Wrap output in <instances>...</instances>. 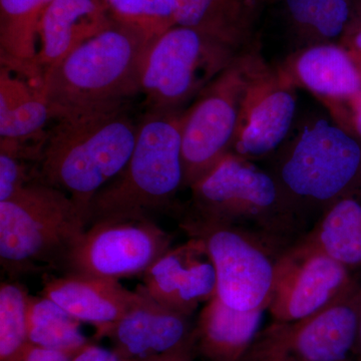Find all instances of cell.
Wrapping results in <instances>:
<instances>
[{
  "label": "cell",
  "instance_id": "6da1fadb",
  "mask_svg": "<svg viewBox=\"0 0 361 361\" xmlns=\"http://www.w3.org/2000/svg\"><path fill=\"white\" fill-rule=\"evenodd\" d=\"M142 33L114 21L42 75L37 85L51 118L70 120L125 108L141 92L152 44Z\"/></svg>",
  "mask_w": 361,
  "mask_h": 361
},
{
  "label": "cell",
  "instance_id": "7a4b0ae2",
  "mask_svg": "<svg viewBox=\"0 0 361 361\" xmlns=\"http://www.w3.org/2000/svg\"><path fill=\"white\" fill-rule=\"evenodd\" d=\"M190 189L187 216L232 226L281 253L310 231L269 171L235 154Z\"/></svg>",
  "mask_w": 361,
  "mask_h": 361
},
{
  "label": "cell",
  "instance_id": "3957f363",
  "mask_svg": "<svg viewBox=\"0 0 361 361\" xmlns=\"http://www.w3.org/2000/svg\"><path fill=\"white\" fill-rule=\"evenodd\" d=\"M137 130L125 108L58 121L40 145L37 182L65 192L90 215L94 196L127 166Z\"/></svg>",
  "mask_w": 361,
  "mask_h": 361
},
{
  "label": "cell",
  "instance_id": "277c9868",
  "mask_svg": "<svg viewBox=\"0 0 361 361\" xmlns=\"http://www.w3.org/2000/svg\"><path fill=\"white\" fill-rule=\"evenodd\" d=\"M273 155L268 171L308 223L361 187V142L329 118L304 123Z\"/></svg>",
  "mask_w": 361,
  "mask_h": 361
},
{
  "label": "cell",
  "instance_id": "5b68a950",
  "mask_svg": "<svg viewBox=\"0 0 361 361\" xmlns=\"http://www.w3.org/2000/svg\"><path fill=\"white\" fill-rule=\"evenodd\" d=\"M90 226V215L65 192L32 182L0 202V264L11 277L61 270Z\"/></svg>",
  "mask_w": 361,
  "mask_h": 361
},
{
  "label": "cell",
  "instance_id": "8992f818",
  "mask_svg": "<svg viewBox=\"0 0 361 361\" xmlns=\"http://www.w3.org/2000/svg\"><path fill=\"white\" fill-rule=\"evenodd\" d=\"M182 123L180 113L144 118L127 166L92 199L90 225L148 217L170 204L184 184Z\"/></svg>",
  "mask_w": 361,
  "mask_h": 361
},
{
  "label": "cell",
  "instance_id": "52a82bcc",
  "mask_svg": "<svg viewBox=\"0 0 361 361\" xmlns=\"http://www.w3.org/2000/svg\"><path fill=\"white\" fill-rule=\"evenodd\" d=\"M240 54L193 28H171L152 44L145 61L141 92L149 111L178 113Z\"/></svg>",
  "mask_w": 361,
  "mask_h": 361
},
{
  "label": "cell",
  "instance_id": "ba28073f",
  "mask_svg": "<svg viewBox=\"0 0 361 361\" xmlns=\"http://www.w3.org/2000/svg\"><path fill=\"white\" fill-rule=\"evenodd\" d=\"M258 47L241 52L182 114L183 187L193 186L232 153L240 104Z\"/></svg>",
  "mask_w": 361,
  "mask_h": 361
},
{
  "label": "cell",
  "instance_id": "9c48e42d",
  "mask_svg": "<svg viewBox=\"0 0 361 361\" xmlns=\"http://www.w3.org/2000/svg\"><path fill=\"white\" fill-rule=\"evenodd\" d=\"M180 228L200 239L217 274V296L235 310H268L281 252L232 227L186 216Z\"/></svg>",
  "mask_w": 361,
  "mask_h": 361
},
{
  "label": "cell",
  "instance_id": "30bf717a",
  "mask_svg": "<svg viewBox=\"0 0 361 361\" xmlns=\"http://www.w3.org/2000/svg\"><path fill=\"white\" fill-rule=\"evenodd\" d=\"M361 301L356 281L327 307L295 322H273L259 331L241 361H344L353 355Z\"/></svg>",
  "mask_w": 361,
  "mask_h": 361
},
{
  "label": "cell",
  "instance_id": "8fae6325",
  "mask_svg": "<svg viewBox=\"0 0 361 361\" xmlns=\"http://www.w3.org/2000/svg\"><path fill=\"white\" fill-rule=\"evenodd\" d=\"M172 242V235L149 217L99 221L73 246L61 271L116 280L142 275Z\"/></svg>",
  "mask_w": 361,
  "mask_h": 361
},
{
  "label": "cell",
  "instance_id": "7c38bea8",
  "mask_svg": "<svg viewBox=\"0 0 361 361\" xmlns=\"http://www.w3.org/2000/svg\"><path fill=\"white\" fill-rule=\"evenodd\" d=\"M297 87L256 49L241 104L232 153L247 160L274 154L293 130Z\"/></svg>",
  "mask_w": 361,
  "mask_h": 361
},
{
  "label": "cell",
  "instance_id": "4fadbf2b",
  "mask_svg": "<svg viewBox=\"0 0 361 361\" xmlns=\"http://www.w3.org/2000/svg\"><path fill=\"white\" fill-rule=\"evenodd\" d=\"M355 282L348 268L301 238L278 258L268 310L274 322L302 319L341 298Z\"/></svg>",
  "mask_w": 361,
  "mask_h": 361
},
{
  "label": "cell",
  "instance_id": "5bb4252c",
  "mask_svg": "<svg viewBox=\"0 0 361 361\" xmlns=\"http://www.w3.org/2000/svg\"><path fill=\"white\" fill-rule=\"evenodd\" d=\"M142 276L139 286L151 298L187 316L217 295V274L200 239L172 247Z\"/></svg>",
  "mask_w": 361,
  "mask_h": 361
},
{
  "label": "cell",
  "instance_id": "9a60e30c",
  "mask_svg": "<svg viewBox=\"0 0 361 361\" xmlns=\"http://www.w3.org/2000/svg\"><path fill=\"white\" fill-rule=\"evenodd\" d=\"M141 300L104 334L116 355L127 361H142L194 349L190 316L166 307L141 287Z\"/></svg>",
  "mask_w": 361,
  "mask_h": 361
},
{
  "label": "cell",
  "instance_id": "2e32d148",
  "mask_svg": "<svg viewBox=\"0 0 361 361\" xmlns=\"http://www.w3.org/2000/svg\"><path fill=\"white\" fill-rule=\"evenodd\" d=\"M113 23L102 0H52L40 18V45L32 63V78L39 84L47 71Z\"/></svg>",
  "mask_w": 361,
  "mask_h": 361
},
{
  "label": "cell",
  "instance_id": "e0dca14e",
  "mask_svg": "<svg viewBox=\"0 0 361 361\" xmlns=\"http://www.w3.org/2000/svg\"><path fill=\"white\" fill-rule=\"evenodd\" d=\"M40 294L78 322L94 325L97 339L142 298L140 291L125 288L118 280L78 274L45 278Z\"/></svg>",
  "mask_w": 361,
  "mask_h": 361
},
{
  "label": "cell",
  "instance_id": "ac0fdd59",
  "mask_svg": "<svg viewBox=\"0 0 361 361\" xmlns=\"http://www.w3.org/2000/svg\"><path fill=\"white\" fill-rule=\"evenodd\" d=\"M277 66L297 89L307 90L325 106L346 101L361 90L360 66L341 44L295 49Z\"/></svg>",
  "mask_w": 361,
  "mask_h": 361
},
{
  "label": "cell",
  "instance_id": "d6986e66",
  "mask_svg": "<svg viewBox=\"0 0 361 361\" xmlns=\"http://www.w3.org/2000/svg\"><path fill=\"white\" fill-rule=\"evenodd\" d=\"M263 8L252 0H175L176 25L243 52L256 44Z\"/></svg>",
  "mask_w": 361,
  "mask_h": 361
},
{
  "label": "cell",
  "instance_id": "ffe728a7",
  "mask_svg": "<svg viewBox=\"0 0 361 361\" xmlns=\"http://www.w3.org/2000/svg\"><path fill=\"white\" fill-rule=\"evenodd\" d=\"M264 311H241L216 295L194 327V351L206 361H241L256 338Z\"/></svg>",
  "mask_w": 361,
  "mask_h": 361
},
{
  "label": "cell",
  "instance_id": "44dd1931",
  "mask_svg": "<svg viewBox=\"0 0 361 361\" xmlns=\"http://www.w3.org/2000/svg\"><path fill=\"white\" fill-rule=\"evenodd\" d=\"M296 49L341 44L355 14L353 0H270Z\"/></svg>",
  "mask_w": 361,
  "mask_h": 361
},
{
  "label": "cell",
  "instance_id": "7402d4cb",
  "mask_svg": "<svg viewBox=\"0 0 361 361\" xmlns=\"http://www.w3.org/2000/svg\"><path fill=\"white\" fill-rule=\"evenodd\" d=\"M349 270L361 266V187L332 203L302 237Z\"/></svg>",
  "mask_w": 361,
  "mask_h": 361
},
{
  "label": "cell",
  "instance_id": "603a6c76",
  "mask_svg": "<svg viewBox=\"0 0 361 361\" xmlns=\"http://www.w3.org/2000/svg\"><path fill=\"white\" fill-rule=\"evenodd\" d=\"M49 0H0V51L6 68L32 78L40 18Z\"/></svg>",
  "mask_w": 361,
  "mask_h": 361
},
{
  "label": "cell",
  "instance_id": "cb8c5ba5",
  "mask_svg": "<svg viewBox=\"0 0 361 361\" xmlns=\"http://www.w3.org/2000/svg\"><path fill=\"white\" fill-rule=\"evenodd\" d=\"M28 336L33 346L70 355L90 343L80 330V322L42 294L30 295Z\"/></svg>",
  "mask_w": 361,
  "mask_h": 361
},
{
  "label": "cell",
  "instance_id": "d4e9b609",
  "mask_svg": "<svg viewBox=\"0 0 361 361\" xmlns=\"http://www.w3.org/2000/svg\"><path fill=\"white\" fill-rule=\"evenodd\" d=\"M30 295L18 282L0 285V361H23L32 346L28 336Z\"/></svg>",
  "mask_w": 361,
  "mask_h": 361
},
{
  "label": "cell",
  "instance_id": "484cf974",
  "mask_svg": "<svg viewBox=\"0 0 361 361\" xmlns=\"http://www.w3.org/2000/svg\"><path fill=\"white\" fill-rule=\"evenodd\" d=\"M115 23L156 40L176 25L175 0H102Z\"/></svg>",
  "mask_w": 361,
  "mask_h": 361
},
{
  "label": "cell",
  "instance_id": "4316f807",
  "mask_svg": "<svg viewBox=\"0 0 361 361\" xmlns=\"http://www.w3.org/2000/svg\"><path fill=\"white\" fill-rule=\"evenodd\" d=\"M51 118L47 102L37 89V94L30 99L0 115V137L18 142L37 137Z\"/></svg>",
  "mask_w": 361,
  "mask_h": 361
},
{
  "label": "cell",
  "instance_id": "83f0119b",
  "mask_svg": "<svg viewBox=\"0 0 361 361\" xmlns=\"http://www.w3.org/2000/svg\"><path fill=\"white\" fill-rule=\"evenodd\" d=\"M0 202L8 200L30 184L21 142L0 140Z\"/></svg>",
  "mask_w": 361,
  "mask_h": 361
},
{
  "label": "cell",
  "instance_id": "f1b7e54d",
  "mask_svg": "<svg viewBox=\"0 0 361 361\" xmlns=\"http://www.w3.org/2000/svg\"><path fill=\"white\" fill-rule=\"evenodd\" d=\"M332 121L361 142V90L355 96L326 106Z\"/></svg>",
  "mask_w": 361,
  "mask_h": 361
},
{
  "label": "cell",
  "instance_id": "f546056e",
  "mask_svg": "<svg viewBox=\"0 0 361 361\" xmlns=\"http://www.w3.org/2000/svg\"><path fill=\"white\" fill-rule=\"evenodd\" d=\"M71 361H127L121 358L115 351L90 343L73 355Z\"/></svg>",
  "mask_w": 361,
  "mask_h": 361
},
{
  "label": "cell",
  "instance_id": "4dcf8cb0",
  "mask_svg": "<svg viewBox=\"0 0 361 361\" xmlns=\"http://www.w3.org/2000/svg\"><path fill=\"white\" fill-rule=\"evenodd\" d=\"M73 355L61 351L30 346L23 361H71Z\"/></svg>",
  "mask_w": 361,
  "mask_h": 361
},
{
  "label": "cell",
  "instance_id": "1f68e13d",
  "mask_svg": "<svg viewBox=\"0 0 361 361\" xmlns=\"http://www.w3.org/2000/svg\"><path fill=\"white\" fill-rule=\"evenodd\" d=\"M341 44L353 56H361V23H351Z\"/></svg>",
  "mask_w": 361,
  "mask_h": 361
},
{
  "label": "cell",
  "instance_id": "d6a6232c",
  "mask_svg": "<svg viewBox=\"0 0 361 361\" xmlns=\"http://www.w3.org/2000/svg\"><path fill=\"white\" fill-rule=\"evenodd\" d=\"M193 353L194 349H186V350L179 351V353H171V355L142 361H192Z\"/></svg>",
  "mask_w": 361,
  "mask_h": 361
},
{
  "label": "cell",
  "instance_id": "836d02e7",
  "mask_svg": "<svg viewBox=\"0 0 361 361\" xmlns=\"http://www.w3.org/2000/svg\"><path fill=\"white\" fill-rule=\"evenodd\" d=\"M353 356L355 357V361H361V301H360V324H358V334L355 349H353Z\"/></svg>",
  "mask_w": 361,
  "mask_h": 361
},
{
  "label": "cell",
  "instance_id": "e575fe53",
  "mask_svg": "<svg viewBox=\"0 0 361 361\" xmlns=\"http://www.w3.org/2000/svg\"><path fill=\"white\" fill-rule=\"evenodd\" d=\"M353 8H355V14H353V23H361V0H353Z\"/></svg>",
  "mask_w": 361,
  "mask_h": 361
},
{
  "label": "cell",
  "instance_id": "d590c367",
  "mask_svg": "<svg viewBox=\"0 0 361 361\" xmlns=\"http://www.w3.org/2000/svg\"><path fill=\"white\" fill-rule=\"evenodd\" d=\"M252 1L255 2L256 4H258L259 6L262 7L264 9V7L268 6L270 0H252Z\"/></svg>",
  "mask_w": 361,
  "mask_h": 361
},
{
  "label": "cell",
  "instance_id": "8d00e7d4",
  "mask_svg": "<svg viewBox=\"0 0 361 361\" xmlns=\"http://www.w3.org/2000/svg\"><path fill=\"white\" fill-rule=\"evenodd\" d=\"M353 59H355V63H357V66H360L361 70V56H353Z\"/></svg>",
  "mask_w": 361,
  "mask_h": 361
},
{
  "label": "cell",
  "instance_id": "74e56055",
  "mask_svg": "<svg viewBox=\"0 0 361 361\" xmlns=\"http://www.w3.org/2000/svg\"><path fill=\"white\" fill-rule=\"evenodd\" d=\"M344 361H353V360H351L350 358H349V360H344Z\"/></svg>",
  "mask_w": 361,
  "mask_h": 361
}]
</instances>
